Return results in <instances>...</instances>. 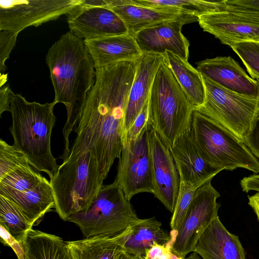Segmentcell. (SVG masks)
I'll return each instance as SVG.
<instances>
[{
	"instance_id": "6da1fadb",
	"label": "cell",
	"mask_w": 259,
	"mask_h": 259,
	"mask_svg": "<svg viewBox=\"0 0 259 259\" xmlns=\"http://www.w3.org/2000/svg\"><path fill=\"white\" fill-rule=\"evenodd\" d=\"M137 67V61H124L96 69L77 125L69 155L89 152L104 180L123 144V123Z\"/></svg>"
},
{
	"instance_id": "7a4b0ae2",
	"label": "cell",
	"mask_w": 259,
	"mask_h": 259,
	"mask_svg": "<svg viewBox=\"0 0 259 259\" xmlns=\"http://www.w3.org/2000/svg\"><path fill=\"white\" fill-rule=\"evenodd\" d=\"M46 60L55 92L54 101L63 104L67 111L62 130L64 149L60 157L64 160L70 151V135L74 131L87 96L95 83L96 71L84 40L70 31L50 48Z\"/></svg>"
},
{
	"instance_id": "3957f363",
	"label": "cell",
	"mask_w": 259,
	"mask_h": 259,
	"mask_svg": "<svg viewBox=\"0 0 259 259\" xmlns=\"http://www.w3.org/2000/svg\"><path fill=\"white\" fill-rule=\"evenodd\" d=\"M56 104L54 101L30 102L21 94H14L9 108L13 145L27 156L33 167L47 173L50 179L59 167L51 149V134L56 121L53 110Z\"/></svg>"
},
{
	"instance_id": "277c9868",
	"label": "cell",
	"mask_w": 259,
	"mask_h": 259,
	"mask_svg": "<svg viewBox=\"0 0 259 259\" xmlns=\"http://www.w3.org/2000/svg\"><path fill=\"white\" fill-rule=\"evenodd\" d=\"M103 181L98 164L90 153L69 155L50 181L55 208L60 218L66 221L71 215L87 211Z\"/></svg>"
},
{
	"instance_id": "5b68a950",
	"label": "cell",
	"mask_w": 259,
	"mask_h": 259,
	"mask_svg": "<svg viewBox=\"0 0 259 259\" xmlns=\"http://www.w3.org/2000/svg\"><path fill=\"white\" fill-rule=\"evenodd\" d=\"M148 104L150 125L170 148L190 128L195 108L189 101L164 58L155 75Z\"/></svg>"
},
{
	"instance_id": "8992f818",
	"label": "cell",
	"mask_w": 259,
	"mask_h": 259,
	"mask_svg": "<svg viewBox=\"0 0 259 259\" xmlns=\"http://www.w3.org/2000/svg\"><path fill=\"white\" fill-rule=\"evenodd\" d=\"M190 128L200 152L212 166L222 170L242 168L259 173V161L244 142L215 120L195 109Z\"/></svg>"
},
{
	"instance_id": "52a82bcc",
	"label": "cell",
	"mask_w": 259,
	"mask_h": 259,
	"mask_svg": "<svg viewBox=\"0 0 259 259\" xmlns=\"http://www.w3.org/2000/svg\"><path fill=\"white\" fill-rule=\"evenodd\" d=\"M140 220L121 188L114 182L102 185L87 211L73 214L67 221L77 225L83 236L89 238L119 234Z\"/></svg>"
},
{
	"instance_id": "ba28073f",
	"label": "cell",
	"mask_w": 259,
	"mask_h": 259,
	"mask_svg": "<svg viewBox=\"0 0 259 259\" xmlns=\"http://www.w3.org/2000/svg\"><path fill=\"white\" fill-rule=\"evenodd\" d=\"M202 77L205 100L203 105L196 110L215 120L244 141L253 123L259 117V98L230 91L204 75Z\"/></svg>"
},
{
	"instance_id": "9c48e42d",
	"label": "cell",
	"mask_w": 259,
	"mask_h": 259,
	"mask_svg": "<svg viewBox=\"0 0 259 259\" xmlns=\"http://www.w3.org/2000/svg\"><path fill=\"white\" fill-rule=\"evenodd\" d=\"M220 196L211 182L197 189L179 230L171 235L170 251L184 259L194 251L203 232L219 217Z\"/></svg>"
},
{
	"instance_id": "30bf717a",
	"label": "cell",
	"mask_w": 259,
	"mask_h": 259,
	"mask_svg": "<svg viewBox=\"0 0 259 259\" xmlns=\"http://www.w3.org/2000/svg\"><path fill=\"white\" fill-rule=\"evenodd\" d=\"M148 130L136 140L125 142L119 158L114 182L130 201L137 194L154 192Z\"/></svg>"
},
{
	"instance_id": "8fae6325",
	"label": "cell",
	"mask_w": 259,
	"mask_h": 259,
	"mask_svg": "<svg viewBox=\"0 0 259 259\" xmlns=\"http://www.w3.org/2000/svg\"><path fill=\"white\" fill-rule=\"evenodd\" d=\"M83 0H1L0 30L19 33L67 15Z\"/></svg>"
},
{
	"instance_id": "7c38bea8",
	"label": "cell",
	"mask_w": 259,
	"mask_h": 259,
	"mask_svg": "<svg viewBox=\"0 0 259 259\" xmlns=\"http://www.w3.org/2000/svg\"><path fill=\"white\" fill-rule=\"evenodd\" d=\"M70 32L83 40L128 33L121 19L106 0H83L67 15Z\"/></svg>"
},
{
	"instance_id": "4fadbf2b",
	"label": "cell",
	"mask_w": 259,
	"mask_h": 259,
	"mask_svg": "<svg viewBox=\"0 0 259 259\" xmlns=\"http://www.w3.org/2000/svg\"><path fill=\"white\" fill-rule=\"evenodd\" d=\"M203 31L230 47L240 42H259V13L222 9L198 17Z\"/></svg>"
},
{
	"instance_id": "5bb4252c",
	"label": "cell",
	"mask_w": 259,
	"mask_h": 259,
	"mask_svg": "<svg viewBox=\"0 0 259 259\" xmlns=\"http://www.w3.org/2000/svg\"><path fill=\"white\" fill-rule=\"evenodd\" d=\"M148 137L153 169V194L173 212L180 187L176 165L170 148L152 126L148 130Z\"/></svg>"
},
{
	"instance_id": "9a60e30c",
	"label": "cell",
	"mask_w": 259,
	"mask_h": 259,
	"mask_svg": "<svg viewBox=\"0 0 259 259\" xmlns=\"http://www.w3.org/2000/svg\"><path fill=\"white\" fill-rule=\"evenodd\" d=\"M180 177V183L197 190L211 182L222 169L210 164L198 149L189 128L169 148Z\"/></svg>"
},
{
	"instance_id": "2e32d148",
	"label": "cell",
	"mask_w": 259,
	"mask_h": 259,
	"mask_svg": "<svg viewBox=\"0 0 259 259\" xmlns=\"http://www.w3.org/2000/svg\"><path fill=\"white\" fill-rule=\"evenodd\" d=\"M198 18L170 20L158 23L138 32L135 36L143 53L163 54L169 51L188 61L190 43L182 33L184 25Z\"/></svg>"
},
{
	"instance_id": "e0dca14e",
	"label": "cell",
	"mask_w": 259,
	"mask_h": 259,
	"mask_svg": "<svg viewBox=\"0 0 259 259\" xmlns=\"http://www.w3.org/2000/svg\"><path fill=\"white\" fill-rule=\"evenodd\" d=\"M201 74L234 93L259 98V81L249 77L230 56L206 59L196 63Z\"/></svg>"
},
{
	"instance_id": "ac0fdd59",
	"label": "cell",
	"mask_w": 259,
	"mask_h": 259,
	"mask_svg": "<svg viewBox=\"0 0 259 259\" xmlns=\"http://www.w3.org/2000/svg\"><path fill=\"white\" fill-rule=\"evenodd\" d=\"M163 54L143 53L137 61L135 78L128 96L123 123V139L148 101L151 89Z\"/></svg>"
},
{
	"instance_id": "d6986e66",
	"label": "cell",
	"mask_w": 259,
	"mask_h": 259,
	"mask_svg": "<svg viewBox=\"0 0 259 259\" xmlns=\"http://www.w3.org/2000/svg\"><path fill=\"white\" fill-rule=\"evenodd\" d=\"M95 69L124 61H137L143 54L135 36L128 33L84 40Z\"/></svg>"
},
{
	"instance_id": "ffe728a7",
	"label": "cell",
	"mask_w": 259,
	"mask_h": 259,
	"mask_svg": "<svg viewBox=\"0 0 259 259\" xmlns=\"http://www.w3.org/2000/svg\"><path fill=\"white\" fill-rule=\"evenodd\" d=\"M202 259H245L238 236L230 233L218 217L200 237L194 251Z\"/></svg>"
},
{
	"instance_id": "44dd1931",
	"label": "cell",
	"mask_w": 259,
	"mask_h": 259,
	"mask_svg": "<svg viewBox=\"0 0 259 259\" xmlns=\"http://www.w3.org/2000/svg\"><path fill=\"white\" fill-rule=\"evenodd\" d=\"M106 2L108 7L123 21L128 33L134 36L140 31L159 23L196 17L138 6L128 0H106Z\"/></svg>"
},
{
	"instance_id": "7402d4cb",
	"label": "cell",
	"mask_w": 259,
	"mask_h": 259,
	"mask_svg": "<svg viewBox=\"0 0 259 259\" xmlns=\"http://www.w3.org/2000/svg\"><path fill=\"white\" fill-rule=\"evenodd\" d=\"M0 195L9 198L17 205L32 227L38 225L45 214L55 208L53 188L46 178L30 189Z\"/></svg>"
},
{
	"instance_id": "603a6c76",
	"label": "cell",
	"mask_w": 259,
	"mask_h": 259,
	"mask_svg": "<svg viewBox=\"0 0 259 259\" xmlns=\"http://www.w3.org/2000/svg\"><path fill=\"white\" fill-rule=\"evenodd\" d=\"M131 227L114 236H97L66 241L72 259H115L124 251L123 244Z\"/></svg>"
},
{
	"instance_id": "cb8c5ba5",
	"label": "cell",
	"mask_w": 259,
	"mask_h": 259,
	"mask_svg": "<svg viewBox=\"0 0 259 259\" xmlns=\"http://www.w3.org/2000/svg\"><path fill=\"white\" fill-rule=\"evenodd\" d=\"M172 237L161 228V223L154 217L141 219L131 227V232L123 244L124 251L133 255L145 256L154 245L170 249Z\"/></svg>"
},
{
	"instance_id": "d4e9b609",
	"label": "cell",
	"mask_w": 259,
	"mask_h": 259,
	"mask_svg": "<svg viewBox=\"0 0 259 259\" xmlns=\"http://www.w3.org/2000/svg\"><path fill=\"white\" fill-rule=\"evenodd\" d=\"M164 59L189 101L195 109L200 108L205 100V89L201 73L188 61L166 51Z\"/></svg>"
},
{
	"instance_id": "484cf974",
	"label": "cell",
	"mask_w": 259,
	"mask_h": 259,
	"mask_svg": "<svg viewBox=\"0 0 259 259\" xmlns=\"http://www.w3.org/2000/svg\"><path fill=\"white\" fill-rule=\"evenodd\" d=\"M25 259H72L61 237L31 229L25 236Z\"/></svg>"
},
{
	"instance_id": "4316f807",
	"label": "cell",
	"mask_w": 259,
	"mask_h": 259,
	"mask_svg": "<svg viewBox=\"0 0 259 259\" xmlns=\"http://www.w3.org/2000/svg\"><path fill=\"white\" fill-rule=\"evenodd\" d=\"M132 4L157 10L187 14L197 17L219 11L224 1L201 0H128Z\"/></svg>"
},
{
	"instance_id": "83f0119b",
	"label": "cell",
	"mask_w": 259,
	"mask_h": 259,
	"mask_svg": "<svg viewBox=\"0 0 259 259\" xmlns=\"http://www.w3.org/2000/svg\"><path fill=\"white\" fill-rule=\"evenodd\" d=\"M0 225L18 241L23 242L27 232L32 227L17 205L0 195Z\"/></svg>"
},
{
	"instance_id": "f1b7e54d",
	"label": "cell",
	"mask_w": 259,
	"mask_h": 259,
	"mask_svg": "<svg viewBox=\"0 0 259 259\" xmlns=\"http://www.w3.org/2000/svg\"><path fill=\"white\" fill-rule=\"evenodd\" d=\"M30 164L21 166L0 179V194L30 189L45 177Z\"/></svg>"
},
{
	"instance_id": "f546056e",
	"label": "cell",
	"mask_w": 259,
	"mask_h": 259,
	"mask_svg": "<svg viewBox=\"0 0 259 259\" xmlns=\"http://www.w3.org/2000/svg\"><path fill=\"white\" fill-rule=\"evenodd\" d=\"M29 164L28 157L22 151L0 140V179L17 168Z\"/></svg>"
},
{
	"instance_id": "4dcf8cb0",
	"label": "cell",
	"mask_w": 259,
	"mask_h": 259,
	"mask_svg": "<svg viewBox=\"0 0 259 259\" xmlns=\"http://www.w3.org/2000/svg\"><path fill=\"white\" fill-rule=\"evenodd\" d=\"M231 48L241 59L251 78L259 80V43L243 42Z\"/></svg>"
},
{
	"instance_id": "1f68e13d",
	"label": "cell",
	"mask_w": 259,
	"mask_h": 259,
	"mask_svg": "<svg viewBox=\"0 0 259 259\" xmlns=\"http://www.w3.org/2000/svg\"><path fill=\"white\" fill-rule=\"evenodd\" d=\"M196 190L180 183L179 194L170 222L171 231L175 232L172 234L179 230Z\"/></svg>"
},
{
	"instance_id": "d6a6232c",
	"label": "cell",
	"mask_w": 259,
	"mask_h": 259,
	"mask_svg": "<svg viewBox=\"0 0 259 259\" xmlns=\"http://www.w3.org/2000/svg\"><path fill=\"white\" fill-rule=\"evenodd\" d=\"M150 127L151 125L150 122L148 101L125 135L123 143L126 141L136 140Z\"/></svg>"
},
{
	"instance_id": "836d02e7",
	"label": "cell",
	"mask_w": 259,
	"mask_h": 259,
	"mask_svg": "<svg viewBox=\"0 0 259 259\" xmlns=\"http://www.w3.org/2000/svg\"><path fill=\"white\" fill-rule=\"evenodd\" d=\"M18 33L9 31L0 30V73L1 77L7 78L4 73L7 69L6 61L15 46Z\"/></svg>"
},
{
	"instance_id": "e575fe53",
	"label": "cell",
	"mask_w": 259,
	"mask_h": 259,
	"mask_svg": "<svg viewBox=\"0 0 259 259\" xmlns=\"http://www.w3.org/2000/svg\"><path fill=\"white\" fill-rule=\"evenodd\" d=\"M1 241L5 245L10 246L18 259H25L26 253L24 242L16 240L6 229L0 225Z\"/></svg>"
},
{
	"instance_id": "d590c367",
	"label": "cell",
	"mask_w": 259,
	"mask_h": 259,
	"mask_svg": "<svg viewBox=\"0 0 259 259\" xmlns=\"http://www.w3.org/2000/svg\"><path fill=\"white\" fill-rule=\"evenodd\" d=\"M222 9H229L259 13V0L224 1Z\"/></svg>"
},
{
	"instance_id": "8d00e7d4",
	"label": "cell",
	"mask_w": 259,
	"mask_h": 259,
	"mask_svg": "<svg viewBox=\"0 0 259 259\" xmlns=\"http://www.w3.org/2000/svg\"><path fill=\"white\" fill-rule=\"evenodd\" d=\"M244 142L253 155L259 159V117L253 123Z\"/></svg>"
},
{
	"instance_id": "74e56055",
	"label": "cell",
	"mask_w": 259,
	"mask_h": 259,
	"mask_svg": "<svg viewBox=\"0 0 259 259\" xmlns=\"http://www.w3.org/2000/svg\"><path fill=\"white\" fill-rule=\"evenodd\" d=\"M170 248L155 244L148 251L143 259H170Z\"/></svg>"
},
{
	"instance_id": "f35d334b",
	"label": "cell",
	"mask_w": 259,
	"mask_h": 259,
	"mask_svg": "<svg viewBox=\"0 0 259 259\" xmlns=\"http://www.w3.org/2000/svg\"><path fill=\"white\" fill-rule=\"evenodd\" d=\"M9 85H3L0 89V115L5 111H9L10 105L13 95Z\"/></svg>"
},
{
	"instance_id": "ab89813d",
	"label": "cell",
	"mask_w": 259,
	"mask_h": 259,
	"mask_svg": "<svg viewBox=\"0 0 259 259\" xmlns=\"http://www.w3.org/2000/svg\"><path fill=\"white\" fill-rule=\"evenodd\" d=\"M243 192L248 193L250 191L259 192V174H253L244 177L240 182Z\"/></svg>"
},
{
	"instance_id": "60d3db41",
	"label": "cell",
	"mask_w": 259,
	"mask_h": 259,
	"mask_svg": "<svg viewBox=\"0 0 259 259\" xmlns=\"http://www.w3.org/2000/svg\"><path fill=\"white\" fill-rule=\"evenodd\" d=\"M248 204L253 209L259 221V192L248 197Z\"/></svg>"
},
{
	"instance_id": "b9f144b4",
	"label": "cell",
	"mask_w": 259,
	"mask_h": 259,
	"mask_svg": "<svg viewBox=\"0 0 259 259\" xmlns=\"http://www.w3.org/2000/svg\"><path fill=\"white\" fill-rule=\"evenodd\" d=\"M115 259H143L141 256L133 255L123 251L118 254Z\"/></svg>"
},
{
	"instance_id": "7bdbcfd3",
	"label": "cell",
	"mask_w": 259,
	"mask_h": 259,
	"mask_svg": "<svg viewBox=\"0 0 259 259\" xmlns=\"http://www.w3.org/2000/svg\"><path fill=\"white\" fill-rule=\"evenodd\" d=\"M186 259H201L200 256L195 252L191 254Z\"/></svg>"
},
{
	"instance_id": "ee69618b",
	"label": "cell",
	"mask_w": 259,
	"mask_h": 259,
	"mask_svg": "<svg viewBox=\"0 0 259 259\" xmlns=\"http://www.w3.org/2000/svg\"><path fill=\"white\" fill-rule=\"evenodd\" d=\"M171 251V256H170V259H184V258L180 257L176 254H175L172 251Z\"/></svg>"
},
{
	"instance_id": "f6af8a7d",
	"label": "cell",
	"mask_w": 259,
	"mask_h": 259,
	"mask_svg": "<svg viewBox=\"0 0 259 259\" xmlns=\"http://www.w3.org/2000/svg\"><path fill=\"white\" fill-rule=\"evenodd\" d=\"M259 43V42H258Z\"/></svg>"
}]
</instances>
